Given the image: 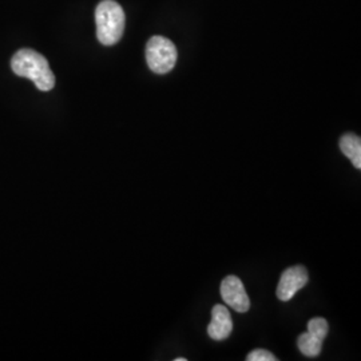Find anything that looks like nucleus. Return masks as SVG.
<instances>
[{
	"instance_id": "423d86ee",
	"label": "nucleus",
	"mask_w": 361,
	"mask_h": 361,
	"mask_svg": "<svg viewBox=\"0 0 361 361\" xmlns=\"http://www.w3.org/2000/svg\"><path fill=\"white\" fill-rule=\"evenodd\" d=\"M233 331V322L231 313L226 307L217 304L212 310V322L207 326V335L216 341L228 338Z\"/></svg>"
},
{
	"instance_id": "6e6552de",
	"label": "nucleus",
	"mask_w": 361,
	"mask_h": 361,
	"mask_svg": "<svg viewBox=\"0 0 361 361\" xmlns=\"http://www.w3.org/2000/svg\"><path fill=\"white\" fill-rule=\"evenodd\" d=\"M297 345L300 352L307 356V357H316L322 353L323 348V341L313 335H310V332L302 334L297 340Z\"/></svg>"
},
{
	"instance_id": "f257e3e1",
	"label": "nucleus",
	"mask_w": 361,
	"mask_h": 361,
	"mask_svg": "<svg viewBox=\"0 0 361 361\" xmlns=\"http://www.w3.org/2000/svg\"><path fill=\"white\" fill-rule=\"evenodd\" d=\"M11 67L18 77L32 80L40 91H50L55 86V75L50 65L39 52L30 49L19 50L13 55Z\"/></svg>"
},
{
	"instance_id": "20e7f679",
	"label": "nucleus",
	"mask_w": 361,
	"mask_h": 361,
	"mask_svg": "<svg viewBox=\"0 0 361 361\" xmlns=\"http://www.w3.org/2000/svg\"><path fill=\"white\" fill-rule=\"evenodd\" d=\"M222 300L238 313H246L250 310V301L246 295L245 286L235 276H228L221 283Z\"/></svg>"
},
{
	"instance_id": "1a4fd4ad",
	"label": "nucleus",
	"mask_w": 361,
	"mask_h": 361,
	"mask_svg": "<svg viewBox=\"0 0 361 361\" xmlns=\"http://www.w3.org/2000/svg\"><path fill=\"white\" fill-rule=\"evenodd\" d=\"M328 331H329V326L326 320L323 317H316V319H312L310 323H308V332L310 335L320 338L322 341H324V338L328 335Z\"/></svg>"
},
{
	"instance_id": "7ed1b4c3",
	"label": "nucleus",
	"mask_w": 361,
	"mask_h": 361,
	"mask_svg": "<svg viewBox=\"0 0 361 361\" xmlns=\"http://www.w3.org/2000/svg\"><path fill=\"white\" fill-rule=\"evenodd\" d=\"M177 49L170 39L155 35L146 44V62L149 68L159 75L170 73L177 63Z\"/></svg>"
},
{
	"instance_id": "39448f33",
	"label": "nucleus",
	"mask_w": 361,
	"mask_h": 361,
	"mask_svg": "<svg viewBox=\"0 0 361 361\" xmlns=\"http://www.w3.org/2000/svg\"><path fill=\"white\" fill-rule=\"evenodd\" d=\"M308 271L304 267H292L288 268L281 274L280 283L277 286V297L281 301H289L296 295L300 289H302L308 283Z\"/></svg>"
},
{
	"instance_id": "0eeeda50",
	"label": "nucleus",
	"mask_w": 361,
	"mask_h": 361,
	"mask_svg": "<svg viewBox=\"0 0 361 361\" xmlns=\"http://www.w3.org/2000/svg\"><path fill=\"white\" fill-rule=\"evenodd\" d=\"M340 150L343 154L348 157L353 166L361 169V140L359 135L353 133H347L340 138Z\"/></svg>"
},
{
	"instance_id": "9b49d317",
	"label": "nucleus",
	"mask_w": 361,
	"mask_h": 361,
	"mask_svg": "<svg viewBox=\"0 0 361 361\" xmlns=\"http://www.w3.org/2000/svg\"><path fill=\"white\" fill-rule=\"evenodd\" d=\"M174 361H186V359L185 357H178V359H176Z\"/></svg>"
},
{
	"instance_id": "9d476101",
	"label": "nucleus",
	"mask_w": 361,
	"mask_h": 361,
	"mask_svg": "<svg viewBox=\"0 0 361 361\" xmlns=\"http://www.w3.org/2000/svg\"><path fill=\"white\" fill-rule=\"evenodd\" d=\"M247 361H276L277 357L271 353L269 350L265 349H255L252 350L247 356H246Z\"/></svg>"
},
{
	"instance_id": "f03ea898",
	"label": "nucleus",
	"mask_w": 361,
	"mask_h": 361,
	"mask_svg": "<svg viewBox=\"0 0 361 361\" xmlns=\"http://www.w3.org/2000/svg\"><path fill=\"white\" fill-rule=\"evenodd\" d=\"M97 38L104 46L118 43L125 31V11L116 0H102L95 10Z\"/></svg>"
}]
</instances>
